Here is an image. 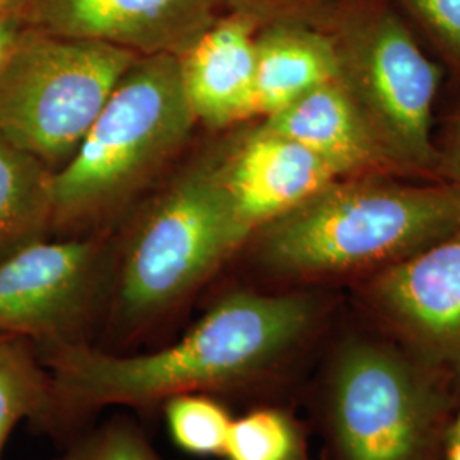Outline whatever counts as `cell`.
Listing matches in <instances>:
<instances>
[{
	"instance_id": "cell-1",
	"label": "cell",
	"mask_w": 460,
	"mask_h": 460,
	"mask_svg": "<svg viewBox=\"0 0 460 460\" xmlns=\"http://www.w3.org/2000/svg\"><path fill=\"white\" fill-rule=\"evenodd\" d=\"M323 305L305 292L232 288L181 338L135 353L94 345L34 346L51 378L45 435L66 444L111 406L144 416L167 399L208 394L234 404L283 402L307 372Z\"/></svg>"
},
{
	"instance_id": "cell-2",
	"label": "cell",
	"mask_w": 460,
	"mask_h": 460,
	"mask_svg": "<svg viewBox=\"0 0 460 460\" xmlns=\"http://www.w3.org/2000/svg\"><path fill=\"white\" fill-rule=\"evenodd\" d=\"M249 239L230 199L224 159L188 169L121 247L106 331L94 346L110 353L157 348V331Z\"/></svg>"
},
{
	"instance_id": "cell-3",
	"label": "cell",
	"mask_w": 460,
	"mask_h": 460,
	"mask_svg": "<svg viewBox=\"0 0 460 460\" xmlns=\"http://www.w3.org/2000/svg\"><path fill=\"white\" fill-rule=\"evenodd\" d=\"M460 227V188L343 178L260 230L256 258L279 279L319 281L376 270Z\"/></svg>"
},
{
	"instance_id": "cell-4",
	"label": "cell",
	"mask_w": 460,
	"mask_h": 460,
	"mask_svg": "<svg viewBox=\"0 0 460 460\" xmlns=\"http://www.w3.org/2000/svg\"><path fill=\"white\" fill-rule=\"evenodd\" d=\"M328 460H442L457 397L394 340L348 334L311 385Z\"/></svg>"
},
{
	"instance_id": "cell-5",
	"label": "cell",
	"mask_w": 460,
	"mask_h": 460,
	"mask_svg": "<svg viewBox=\"0 0 460 460\" xmlns=\"http://www.w3.org/2000/svg\"><path fill=\"white\" fill-rule=\"evenodd\" d=\"M195 123L178 57H140L75 154L53 172V226L89 218L130 195L182 147Z\"/></svg>"
},
{
	"instance_id": "cell-6",
	"label": "cell",
	"mask_w": 460,
	"mask_h": 460,
	"mask_svg": "<svg viewBox=\"0 0 460 460\" xmlns=\"http://www.w3.org/2000/svg\"><path fill=\"white\" fill-rule=\"evenodd\" d=\"M138 58L28 26L0 72V135L58 171Z\"/></svg>"
},
{
	"instance_id": "cell-7",
	"label": "cell",
	"mask_w": 460,
	"mask_h": 460,
	"mask_svg": "<svg viewBox=\"0 0 460 460\" xmlns=\"http://www.w3.org/2000/svg\"><path fill=\"white\" fill-rule=\"evenodd\" d=\"M332 40L340 81L391 167L437 169L431 113L440 75L404 22L391 9L370 5L346 16Z\"/></svg>"
},
{
	"instance_id": "cell-8",
	"label": "cell",
	"mask_w": 460,
	"mask_h": 460,
	"mask_svg": "<svg viewBox=\"0 0 460 460\" xmlns=\"http://www.w3.org/2000/svg\"><path fill=\"white\" fill-rule=\"evenodd\" d=\"M113 273L115 264L91 239H40L21 247L0 261V334L34 346L94 345Z\"/></svg>"
},
{
	"instance_id": "cell-9",
	"label": "cell",
	"mask_w": 460,
	"mask_h": 460,
	"mask_svg": "<svg viewBox=\"0 0 460 460\" xmlns=\"http://www.w3.org/2000/svg\"><path fill=\"white\" fill-rule=\"evenodd\" d=\"M367 300L395 343L445 378L460 402V227L377 271Z\"/></svg>"
},
{
	"instance_id": "cell-10",
	"label": "cell",
	"mask_w": 460,
	"mask_h": 460,
	"mask_svg": "<svg viewBox=\"0 0 460 460\" xmlns=\"http://www.w3.org/2000/svg\"><path fill=\"white\" fill-rule=\"evenodd\" d=\"M26 22L47 33L110 43L140 57H180L214 24L212 0H28Z\"/></svg>"
},
{
	"instance_id": "cell-11",
	"label": "cell",
	"mask_w": 460,
	"mask_h": 460,
	"mask_svg": "<svg viewBox=\"0 0 460 460\" xmlns=\"http://www.w3.org/2000/svg\"><path fill=\"white\" fill-rule=\"evenodd\" d=\"M224 174L235 215L249 235L340 180L313 150L260 127L224 157Z\"/></svg>"
},
{
	"instance_id": "cell-12",
	"label": "cell",
	"mask_w": 460,
	"mask_h": 460,
	"mask_svg": "<svg viewBox=\"0 0 460 460\" xmlns=\"http://www.w3.org/2000/svg\"><path fill=\"white\" fill-rule=\"evenodd\" d=\"M256 24L244 11L222 19L178 57L197 121L212 128L256 116Z\"/></svg>"
},
{
	"instance_id": "cell-13",
	"label": "cell",
	"mask_w": 460,
	"mask_h": 460,
	"mask_svg": "<svg viewBox=\"0 0 460 460\" xmlns=\"http://www.w3.org/2000/svg\"><path fill=\"white\" fill-rule=\"evenodd\" d=\"M260 128L313 150L340 178L393 169L340 77L266 116Z\"/></svg>"
},
{
	"instance_id": "cell-14",
	"label": "cell",
	"mask_w": 460,
	"mask_h": 460,
	"mask_svg": "<svg viewBox=\"0 0 460 460\" xmlns=\"http://www.w3.org/2000/svg\"><path fill=\"white\" fill-rule=\"evenodd\" d=\"M338 77L340 58L331 34L275 24L256 36V115H273Z\"/></svg>"
},
{
	"instance_id": "cell-15",
	"label": "cell",
	"mask_w": 460,
	"mask_h": 460,
	"mask_svg": "<svg viewBox=\"0 0 460 460\" xmlns=\"http://www.w3.org/2000/svg\"><path fill=\"white\" fill-rule=\"evenodd\" d=\"M53 171L0 135V261L53 227Z\"/></svg>"
},
{
	"instance_id": "cell-16",
	"label": "cell",
	"mask_w": 460,
	"mask_h": 460,
	"mask_svg": "<svg viewBox=\"0 0 460 460\" xmlns=\"http://www.w3.org/2000/svg\"><path fill=\"white\" fill-rule=\"evenodd\" d=\"M51 408V378L33 343L0 334V460L17 423L43 433Z\"/></svg>"
},
{
	"instance_id": "cell-17",
	"label": "cell",
	"mask_w": 460,
	"mask_h": 460,
	"mask_svg": "<svg viewBox=\"0 0 460 460\" xmlns=\"http://www.w3.org/2000/svg\"><path fill=\"white\" fill-rule=\"evenodd\" d=\"M224 460H313L309 429L287 404L251 406L230 425Z\"/></svg>"
},
{
	"instance_id": "cell-18",
	"label": "cell",
	"mask_w": 460,
	"mask_h": 460,
	"mask_svg": "<svg viewBox=\"0 0 460 460\" xmlns=\"http://www.w3.org/2000/svg\"><path fill=\"white\" fill-rule=\"evenodd\" d=\"M172 444L193 457H222L230 425L232 408L208 394H181L161 406Z\"/></svg>"
},
{
	"instance_id": "cell-19",
	"label": "cell",
	"mask_w": 460,
	"mask_h": 460,
	"mask_svg": "<svg viewBox=\"0 0 460 460\" xmlns=\"http://www.w3.org/2000/svg\"><path fill=\"white\" fill-rule=\"evenodd\" d=\"M55 460H164L154 448L140 421L118 412L85 428L64 444Z\"/></svg>"
},
{
	"instance_id": "cell-20",
	"label": "cell",
	"mask_w": 460,
	"mask_h": 460,
	"mask_svg": "<svg viewBox=\"0 0 460 460\" xmlns=\"http://www.w3.org/2000/svg\"><path fill=\"white\" fill-rule=\"evenodd\" d=\"M460 58V0H401Z\"/></svg>"
},
{
	"instance_id": "cell-21",
	"label": "cell",
	"mask_w": 460,
	"mask_h": 460,
	"mask_svg": "<svg viewBox=\"0 0 460 460\" xmlns=\"http://www.w3.org/2000/svg\"><path fill=\"white\" fill-rule=\"evenodd\" d=\"M447 182L460 188V108L450 121L444 146L438 148V165Z\"/></svg>"
},
{
	"instance_id": "cell-22",
	"label": "cell",
	"mask_w": 460,
	"mask_h": 460,
	"mask_svg": "<svg viewBox=\"0 0 460 460\" xmlns=\"http://www.w3.org/2000/svg\"><path fill=\"white\" fill-rule=\"evenodd\" d=\"M28 28L26 16L21 11H0V72L7 64L22 31Z\"/></svg>"
},
{
	"instance_id": "cell-23",
	"label": "cell",
	"mask_w": 460,
	"mask_h": 460,
	"mask_svg": "<svg viewBox=\"0 0 460 460\" xmlns=\"http://www.w3.org/2000/svg\"><path fill=\"white\" fill-rule=\"evenodd\" d=\"M442 460H460V435H447Z\"/></svg>"
},
{
	"instance_id": "cell-24",
	"label": "cell",
	"mask_w": 460,
	"mask_h": 460,
	"mask_svg": "<svg viewBox=\"0 0 460 460\" xmlns=\"http://www.w3.org/2000/svg\"><path fill=\"white\" fill-rule=\"evenodd\" d=\"M28 0H0V11H21L24 13Z\"/></svg>"
},
{
	"instance_id": "cell-25",
	"label": "cell",
	"mask_w": 460,
	"mask_h": 460,
	"mask_svg": "<svg viewBox=\"0 0 460 460\" xmlns=\"http://www.w3.org/2000/svg\"><path fill=\"white\" fill-rule=\"evenodd\" d=\"M447 435H460V408L457 414H454L452 425L448 428V433H447Z\"/></svg>"
}]
</instances>
